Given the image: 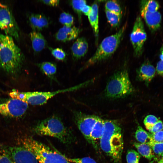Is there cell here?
<instances>
[{
  "label": "cell",
  "instance_id": "obj_37",
  "mask_svg": "<svg viewBox=\"0 0 163 163\" xmlns=\"http://www.w3.org/2000/svg\"><path fill=\"white\" fill-rule=\"evenodd\" d=\"M155 70L159 75L163 76V60H161L158 62Z\"/></svg>",
  "mask_w": 163,
  "mask_h": 163
},
{
  "label": "cell",
  "instance_id": "obj_19",
  "mask_svg": "<svg viewBox=\"0 0 163 163\" xmlns=\"http://www.w3.org/2000/svg\"><path fill=\"white\" fill-rule=\"evenodd\" d=\"M98 2H94L91 7V12L88 16L90 23L93 29L96 42L98 41L99 34L98 5Z\"/></svg>",
  "mask_w": 163,
  "mask_h": 163
},
{
  "label": "cell",
  "instance_id": "obj_1",
  "mask_svg": "<svg viewBox=\"0 0 163 163\" xmlns=\"http://www.w3.org/2000/svg\"><path fill=\"white\" fill-rule=\"evenodd\" d=\"M102 150L115 163H120L123 149L122 129L116 120H104L103 132L99 142Z\"/></svg>",
  "mask_w": 163,
  "mask_h": 163
},
{
  "label": "cell",
  "instance_id": "obj_8",
  "mask_svg": "<svg viewBox=\"0 0 163 163\" xmlns=\"http://www.w3.org/2000/svg\"><path fill=\"white\" fill-rule=\"evenodd\" d=\"M0 29L5 34L19 40V28L12 13L7 5L0 2Z\"/></svg>",
  "mask_w": 163,
  "mask_h": 163
},
{
  "label": "cell",
  "instance_id": "obj_36",
  "mask_svg": "<svg viewBox=\"0 0 163 163\" xmlns=\"http://www.w3.org/2000/svg\"><path fill=\"white\" fill-rule=\"evenodd\" d=\"M163 129V123L161 120H159L149 131L152 133H154Z\"/></svg>",
  "mask_w": 163,
  "mask_h": 163
},
{
  "label": "cell",
  "instance_id": "obj_17",
  "mask_svg": "<svg viewBox=\"0 0 163 163\" xmlns=\"http://www.w3.org/2000/svg\"><path fill=\"white\" fill-rule=\"evenodd\" d=\"M30 24L33 31H37L47 27L49 22L48 18L43 15L31 14L29 17Z\"/></svg>",
  "mask_w": 163,
  "mask_h": 163
},
{
  "label": "cell",
  "instance_id": "obj_23",
  "mask_svg": "<svg viewBox=\"0 0 163 163\" xmlns=\"http://www.w3.org/2000/svg\"><path fill=\"white\" fill-rule=\"evenodd\" d=\"M136 139L140 143L149 144L152 142L151 133L145 131L141 126H138L135 133Z\"/></svg>",
  "mask_w": 163,
  "mask_h": 163
},
{
  "label": "cell",
  "instance_id": "obj_31",
  "mask_svg": "<svg viewBox=\"0 0 163 163\" xmlns=\"http://www.w3.org/2000/svg\"><path fill=\"white\" fill-rule=\"evenodd\" d=\"M158 118L153 115H149L145 118L143 122L145 128L149 130L158 120Z\"/></svg>",
  "mask_w": 163,
  "mask_h": 163
},
{
  "label": "cell",
  "instance_id": "obj_27",
  "mask_svg": "<svg viewBox=\"0 0 163 163\" xmlns=\"http://www.w3.org/2000/svg\"><path fill=\"white\" fill-rule=\"evenodd\" d=\"M105 9L109 11L122 14L121 8L116 1L110 0L107 2L105 4Z\"/></svg>",
  "mask_w": 163,
  "mask_h": 163
},
{
  "label": "cell",
  "instance_id": "obj_28",
  "mask_svg": "<svg viewBox=\"0 0 163 163\" xmlns=\"http://www.w3.org/2000/svg\"><path fill=\"white\" fill-rule=\"evenodd\" d=\"M59 20L61 23L67 27L72 26L74 23V19L70 14L66 12L61 13Z\"/></svg>",
  "mask_w": 163,
  "mask_h": 163
},
{
  "label": "cell",
  "instance_id": "obj_26",
  "mask_svg": "<svg viewBox=\"0 0 163 163\" xmlns=\"http://www.w3.org/2000/svg\"><path fill=\"white\" fill-rule=\"evenodd\" d=\"M105 13L107 21L113 27H118L120 24L122 14L115 13L105 9Z\"/></svg>",
  "mask_w": 163,
  "mask_h": 163
},
{
  "label": "cell",
  "instance_id": "obj_41",
  "mask_svg": "<svg viewBox=\"0 0 163 163\" xmlns=\"http://www.w3.org/2000/svg\"><path fill=\"white\" fill-rule=\"evenodd\" d=\"M158 163H163V160L162 159H161L158 162Z\"/></svg>",
  "mask_w": 163,
  "mask_h": 163
},
{
  "label": "cell",
  "instance_id": "obj_5",
  "mask_svg": "<svg viewBox=\"0 0 163 163\" xmlns=\"http://www.w3.org/2000/svg\"><path fill=\"white\" fill-rule=\"evenodd\" d=\"M91 80L87 81L74 86L53 91L21 92L13 90L9 95L13 98L21 100L33 105H40L46 103L50 99L58 94L73 91L89 85Z\"/></svg>",
  "mask_w": 163,
  "mask_h": 163
},
{
  "label": "cell",
  "instance_id": "obj_44",
  "mask_svg": "<svg viewBox=\"0 0 163 163\" xmlns=\"http://www.w3.org/2000/svg\"></svg>",
  "mask_w": 163,
  "mask_h": 163
},
{
  "label": "cell",
  "instance_id": "obj_39",
  "mask_svg": "<svg viewBox=\"0 0 163 163\" xmlns=\"http://www.w3.org/2000/svg\"><path fill=\"white\" fill-rule=\"evenodd\" d=\"M40 1L46 5L53 7L57 6L59 2V1L58 0H42Z\"/></svg>",
  "mask_w": 163,
  "mask_h": 163
},
{
  "label": "cell",
  "instance_id": "obj_7",
  "mask_svg": "<svg viewBox=\"0 0 163 163\" xmlns=\"http://www.w3.org/2000/svg\"><path fill=\"white\" fill-rule=\"evenodd\" d=\"M134 88L127 70L123 69L114 73L108 82L104 94L109 98H123L133 93Z\"/></svg>",
  "mask_w": 163,
  "mask_h": 163
},
{
  "label": "cell",
  "instance_id": "obj_12",
  "mask_svg": "<svg viewBox=\"0 0 163 163\" xmlns=\"http://www.w3.org/2000/svg\"><path fill=\"white\" fill-rule=\"evenodd\" d=\"M13 163H38L35 156L30 150L24 146H8Z\"/></svg>",
  "mask_w": 163,
  "mask_h": 163
},
{
  "label": "cell",
  "instance_id": "obj_21",
  "mask_svg": "<svg viewBox=\"0 0 163 163\" xmlns=\"http://www.w3.org/2000/svg\"><path fill=\"white\" fill-rule=\"evenodd\" d=\"M38 66L43 74L51 80H55L57 67L55 64L45 62L38 64Z\"/></svg>",
  "mask_w": 163,
  "mask_h": 163
},
{
  "label": "cell",
  "instance_id": "obj_15",
  "mask_svg": "<svg viewBox=\"0 0 163 163\" xmlns=\"http://www.w3.org/2000/svg\"><path fill=\"white\" fill-rule=\"evenodd\" d=\"M80 32V29L75 27L64 26L56 33L55 37L58 41L65 42L76 38Z\"/></svg>",
  "mask_w": 163,
  "mask_h": 163
},
{
  "label": "cell",
  "instance_id": "obj_40",
  "mask_svg": "<svg viewBox=\"0 0 163 163\" xmlns=\"http://www.w3.org/2000/svg\"><path fill=\"white\" fill-rule=\"evenodd\" d=\"M160 51L161 54V60H163V43L161 48Z\"/></svg>",
  "mask_w": 163,
  "mask_h": 163
},
{
  "label": "cell",
  "instance_id": "obj_16",
  "mask_svg": "<svg viewBox=\"0 0 163 163\" xmlns=\"http://www.w3.org/2000/svg\"><path fill=\"white\" fill-rule=\"evenodd\" d=\"M71 49L74 59L77 60L83 57L88 49V44L86 40L83 37L78 38L73 44Z\"/></svg>",
  "mask_w": 163,
  "mask_h": 163
},
{
  "label": "cell",
  "instance_id": "obj_14",
  "mask_svg": "<svg viewBox=\"0 0 163 163\" xmlns=\"http://www.w3.org/2000/svg\"><path fill=\"white\" fill-rule=\"evenodd\" d=\"M155 72L154 66L149 62L145 61L137 70L136 78L148 85L154 78Z\"/></svg>",
  "mask_w": 163,
  "mask_h": 163
},
{
  "label": "cell",
  "instance_id": "obj_33",
  "mask_svg": "<svg viewBox=\"0 0 163 163\" xmlns=\"http://www.w3.org/2000/svg\"><path fill=\"white\" fill-rule=\"evenodd\" d=\"M149 145L151 147L153 152L158 155L163 153V142H151Z\"/></svg>",
  "mask_w": 163,
  "mask_h": 163
},
{
  "label": "cell",
  "instance_id": "obj_25",
  "mask_svg": "<svg viewBox=\"0 0 163 163\" xmlns=\"http://www.w3.org/2000/svg\"><path fill=\"white\" fill-rule=\"evenodd\" d=\"M140 8L151 12L158 11L159 5L158 2L155 0H142L140 2Z\"/></svg>",
  "mask_w": 163,
  "mask_h": 163
},
{
  "label": "cell",
  "instance_id": "obj_9",
  "mask_svg": "<svg viewBox=\"0 0 163 163\" xmlns=\"http://www.w3.org/2000/svg\"><path fill=\"white\" fill-rule=\"evenodd\" d=\"M130 37L134 56L139 57L142 53L144 45L147 39L144 24L140 16H138L136 19Z\"/></svg>",
  "mask_w": 163,
  "mask_h": 163
},
{
  "label": "cell",
  "instance_id": "obj_22",
  "mask_svg": "<svg viewBox=\"0 0 163 163\" xmlns=\"http://www.w3.org/2000/svg\"><path fill=\"white\" fill-rule=\"evenodd\" d=\"M134 145L139 153L148 159L151 160L155 157L152 148L148 144L135 142Z\"/></svg>",
  "mask_w": 163,
  "mask_h": 163
},
{
  "label": "cell",
  "instance_id": "obj_43",
  "mask_svg": "<svg viewBox=\"0 0 163 163\" xmlns=\"http://www.w3.org/2000/svg\"><path fill=\"white\" fill-rule=\"evenodd\" d=\"M163 131V129L162 130Z\"/></svg>",
  "mask_w": 163,
  "mask_h": 163
},
{
  "label": "cell",
  "instance_id": "obj_38",
  "mask_svg": "<svg viewBox=\"0 0 163 163\" xmlns=\"http://www.w3.org/2000/svg\"><path fill=\"white\" fill-rule=\"evenodd\" d=\"M91 7L85 4L82 7L81 11L85 15L88 16L91 12Z\"/></svg>",
  "mask_w": 163,
  "mask_h": 163
},
{
  "label": "cell",
  "instance_id": "obj_32",
  "mask_svg": "<svg viewBox=\"0 0 163 163\" xmlns=\"http://www.w3.org/2000/svg\"><path fill=\"white\" fill-rule=\"evenodd\" d=\"M50 49L52 55L56 59L59 60H63L65 59L66 53L62 49L58 48Z\"/></svg>",
  "mask_w": 163,
  "mask_h": 163
},
{
  "label": "cell",
  "instance_id": "obj_11",
  "mask_svg": "<svg viewBox=\"0 0 163 163\" xmlns=\"http://www.w3.org/2000/svg\"><path fill=\"white\" fill-rule=\"evenodd\" d=\"M98 117L81 112H75L74 113L76 124L85 139L90 143V135Z\"/></svg>",
  "mask_w": 163,
  "mask_h": 163
},
{
  "label": "cell",
  "instance_id": "obj_4",
  "mask_svg": "<svg viewBox=\"0 0 163 163\" xmlns=\"http://www.w3.org/2000/svg\"><path fill=\"white\" fill-rule=\"evenodd\" d=\"M20 142V145L33 153L40 163H69L65 155L31 137L22 138Z\"/></svg>",
  "mask_w": 163,
  "mask_h": 163
},
{
  "label": "cell",
  "instance_id": "obj_18",
  "mask_svg": "<svg viewBox=\"0 0 163 163\" xmlns=\"http://www.w3.org/2000/svg\"><path fill=\"white\" fill-rule=\"evenodd\" d=\"M104 120L98 117L91 132L90 140V143L95 149L98 147V145L103 132Z\"/></svg>",
  "mask_w": 163,
  "mask_h": 163
},
{
  "label": "cell",
  "instance_id": "obj_35",
  "mask_svg": "<svg viewBox=\"0 0 163 163\" xmlns=\"http://www.w3.org/2000/svg\"><path fill=\"white\" fill-rule=\"evenodd\" d=\"M152 142H163L162 130L154 133H151Z\"/></svg>",
  "mask_w": 163,
  "mask_h": 163
},
{
  "label": "cell",
  "instance_id": "obj_3",
  "mask_svg": "<svg viewBox=\"0 0 163 163\" xmlns=\"http://www.w3.org/2000/svg\"><path fill=\"white\" fill-rule=\"evenodd\" d=\"M34 132L40 136L55 138L64 144H69L72 140V135L60 119L52 116L37 123L33 128Z\"/></svg>",
  "mask_w": 163,
  "mask_h": 163
},
{
  "label": "cell",
  "instance_id": "obj_29",
  "mask_svg": "<svg viewBox=\"0 0 163 163\" xmlns=\"http://www.w3.org/2000/svg\"><path fill=\"white\" fill-rule=\"evenodd\" d=\"M72 8L77 14L79 21L81 22L82 18L81 8L82 6L86 4V1L82 0H74L71 2Z\"/></svg>",
  "mask_w": 163,
  "mask_h": 163
},
{
  "label": "cell",
  "instance_id": "obj_13",
  "mask_svg": "<svg viewBox=\"0 0 163 163\" xmlns=\"http://www.w3.org/2000/svg\"><path fill=\"white\" fill-rule=\"evenodd\" d=\"M140 11L141 16L151 31L155 32L161 26V15L159 11L151 12L141 8Z\"/></svg>",
  "mask_w": 163,
  "mask_h": 163
},
{
  "label": "cell",
  "instance_id": "obj_10",
  "mask_svg": "<svg viewBox=\"0 0 163 163\" xmlns=\"http://www.w3.org/2000/svg\"><path fill=\"white\" fill-rule=\"evenodd\" d=\"M28 104L21 100L13 98L0 104V113L5 117L16 118L26 112Z\"/></svg>",
  "mask_w": 163,
  "mask_h": 163
},
{
  "label": "cell",
  "instance_id": "obj_24",
  "mask_svg": "<svg viewBox=\"0 0 163 163\" xmlns=\"http://www.w3.org/2000/svg\"><path fill=\"white\" fill-rule=\"evenodd\" d=\"M0 163H13L8 146L0 144Z\"/></svg>",
  "mask_w": 163,
  "mask_h": 163
},
{
  "label": "cell",
  "instance_id": "obj_20",
  "mask_svg": "<svg viewBox=\"0 0 163 163\" xmlns=\"http://www.w3.org/2000/svg\"><path fill=\"white\" fill-rule=\"evenodd\" d=\"M29 36L32 48L35 52H40L46 47L47 45L46 41L40 33L33 31L30 34Z\"/></svg>",
  "mask_w": 163,
  "mask_h": 163
},
{
  "label": "cell",
  "instance_id": "obj_6",
  "mask_svg": "<svg viewBox=\"0 0 163 163\" xmlns=\"http://www.w3.org/2000/svg\"><path fill=\"white\" fill-rule=\"evenodd\" d=\"M126 23L114 34L104 38L93 56L85 63L83 69L105 60L110 57L118 48L127 27Z\"/></svg>",
  "mask_w": 163,
  "mask_h": 163
},
{
  "label": "cell",
  "instance_id": "obj_34",
  "mask_svg": "<svg viewBox=\"0 0 163 163\" xmlns=\"http://www.w3.org/2000/svg\"><path fill=\"white\" fill-rule=\"evenodd\" d=\"M66 157V159L69 162L75 163H97L94 159L89 157L70 158Z\"/></svg>",
  "mask_w": 163,
  "mask_h": 163
},
{
  "label": "cell",
  "instance_id": "obj_42",
  "mask_svg": "<svg viewBox=\"0 0 163 163\" xmlns=\"http://www.w3.org/2000/svg\"><path fill=\"white\" fill-rule=\"evenodd\" d=\"M161 155L162 156V160H163V153H162V154H161Z\"/></svg>",
  "mask_w": 163,
  "mask_h": 163
},
{
  "label": "cell",
  "instance_id": "obj_30",
  "mask_svg": "<svg viewBox=\"0 0 163 163\" xmlns=\"http://www.w3.org/2000/svg\"><path fill=\"white\" fill-rule=\"evenodd\" d=\"M140 156L138 152L134 150H129L126 154L127 163H139Z\"/></svg>",
  "mask_w": 163,
  "mask_h": 163
},
{
  "label": "cell",
  "instance_id": "obj_2",
  "mask_svg": "<svg viewBox=\"0 0 163 163\" xmlns=\"http://www.w3.org/2000/svg\"><path fill=\"white\" fill-rule=\"evenodd\" d=\"M24 59L20 48L14 43L13 38L0 33V67L11 75L18 73Z\"/></svg>",
  "mask_w": 163,
  "mask_h": 163
}]
</instances>
